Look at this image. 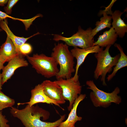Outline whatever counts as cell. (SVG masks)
Masks as SVG:
<instances>
[{
	"label": "cell",
	"instance_id": "6da1fadb",
	"mask_svg": "<svg viewBox=\"0 0 127 127\" xmlns=\"http://www.w3.org/2000/svg\"><path fill=\"white\" fill-rule=\"evenodd\" d=\"M10 112L14 117L19 119L25 127H58L65 119L66 115L61 116L57 120L52 122L43 121L49 119V112L39 107L38 105L30 107L27 105L24 108L19 109L12 107L10 109Z\"/></svg>",
	"mask_w": 127,
	"mask_h": 127
},
{
	"label": "cell",
	"instance_id": "7a4b0ae2",
	"mask_svg": "<svg viewBox=\"0 0 127 127\" xmlns=\"http://www.w3.org/2000/svg\"><path fill=\"white\" fill-rule=\"evenodd\" d=\"M51 56L60 66L59 71L56 77L57 79H68L71 77L75 72L74 68V58L68 46L66 44L58 43L52 49Z\"/></svg>",
	"mask_w": 127,
	"mask_h": 127
},
{
	"label": "cell",
	"instance_id": "3957f363",
	"mask_svg": "<svg viewBox=\"0 0 127 127\" xmlns=\"http://www.w3.org/2000/svg\"><path fill=\"white\" fill-rule=\"evenodd\" d=\"M86 83L88 86L87 88L92 91L90 94V98L95 107L106 108L112 103L119 104L121 102V97L118 95L120 91L118 87H116L111 92L107 93L99 89L93 80H87Z\"/></svg>",
	"mask_w": 127,
	"mask_h": 127
},
{
	"label": "cell",
	"instance_id": "277c9868",
	"mask_svg": "<svg viewBox=\"0 0 127 127\" xmlns=\"http://www.w3.org/2000/svg\"><path fill=\"white\" fill-rule=\"evenodd\" d=\"M111 46H107L104 50L103 48L101 47L99 51L95 54L97 63L94 71V77L97 79L100 77L101 80L104 86L107 85L105 81L107 74L112 71V68L116 65L120 56L119 54L114 57L111 56L109 50Z\"/></svg>",
	"mask_w": 127,
	"mask_h": 127
},
{
	"label": "cell",
	"instance_id": "5b68a950",
	"mask_svg": "<svg viewBox=\"0 0 127 127\" xmlns=\"http://www.w3.org/2000/svg\"><path fill=\"white\" fill-rule=\"evenodd\" d=\"M27 58L36 72L45 77L49 78L55 76L59 71L57 64L51 57L43 54H34L32 56L28 55Z\"/></svg>",
	"mask_w": 127,
	"mask_h": 127
},
{
	"label": "cell",
	"instance_id": "8992f818",
	"mask_svg": "<svg viewBox=\"0 0 127 127\" xmlns=\"http://www.w3.org/2000/svg\"><path fill=\"white\" fill-rule=\"evenodd\" d=\"M92 29L89 28L85 30L79 26L77 32L69 37L59 34H53V40L56 41H62L68 46L85 48L93 46L94 43L91 35Z\"/></svg>",
	"mask_w": 127,
	"mask_h": 127
},
{
	"label": "cell",
	"instance_id": "52a82bcc",
	"mask_svg": "<svg viewBox=\"0 0 127 127\" xmlns=\"http://www.w3.org/2000/svg\"><path fill=\"white\" fill-rule=\"evenodd\" d=\"M55 81L62 88L65 100L69 101L67 109L70 111L75 100L81 92L82 86L79 79H75L73 77L68 79H59Z\"/></svg>",
	"mask_w": 127,
	"mask_h": 127
},
{
	"label": "cell",
	"instance_id": "ba28073f",
	"mask_svg": "<svg viewBox=\"0 0 127 127\" xmlns=\"http://www.w3.org/2000/svg\"><path fill=\"white\" fill-rule=\"evenodd\" d=\"M41 84L44 94L49 98L55 101L59 104L65 103L62 89L55 81L46 80Z\"/></svg>",
	"mask_w": 127,
	"mask_h": 127
},
{
	"label": "cell",
	"instance_id": "9c48e42d",
	"mask_svg": "<svg viewBox=\"0 0 127 127\" xmlns=\"http://www.w3.org/2000/svg\"><path fill=\"white\" fill-rule=\"evenodd\" d=\"M8 62V64L2 69L1 73L2 85L11 78L16 70L20 67L27 66L28 64L27 60L19 55L16 56Z\"/></svg>",
	"mask_w": 127,
	"mask_h": 127
},
{
	"label": "cell",
	"instance_id": "30bf717a",
	"mask_svg": "<svg viewBox=\"0 0 127 127\" xmlns=\"http://www.w3.org/2000/svg\"><path fill=\"white\" fill-rule=\"evenodd\" d=\"M100 48L98 45L85 48H80L77 47H74L70 50L73 57L75 58L77 60L75 73L73 77L75 79H79V76L78 75L79 69L84 62L87 56L91 53H98L100 50Z\"/></svg>",
	"mask_w": 127,
	"mask_h": 127
},
{
	"label": "cell",
	"instance_id": "8fae6325",
	"mask_svg": "<svg viewBox=\"0 0 127 127\" xmlns=\"http://www.w3.org/2000/svg\"><path fill=\"white\" fill-rule=\"evenodd\" d=\"M31 96L30 101L24 103H18V105L27 104L31 107L35 104L42 103L48 104H53L61 107L60 105L55 101L49 98L44 93L43 89L41 84L36 86L31 91Z\"/></svg>",
	"mask_w": 127,
	"mask_h": 127
},
{
	"label": "cell",
	"instance_id": "7c38bea8",
	"mask_svg": "<svg viewBox=\"0 0 127 127\" xmlns=\"http://www.w3.org/2000/svg\"><path fill=\"white\" fill-rule=\"evenodd\" d=\"M21 56L13 42L7 36L5 42L0 46V57L3 62H8L16 56Z\"/></svg>",
	"mask_w": 127,
	"mask_h": 127
},
{
	"label": "cell",
	"instance_id": "4fadbf2b",
	"mask_svg": "<svg viewBox=\"0 0 127 127\" xmlns=\"http://www.w3.org/2000/svg\"><path fill=\"white\" fill-rule=\"evenodd\" d=\"M85 94H81L75 100L67 119L62 122L58 127H74L75 123L82 120V117L78 116L77 110L80 103L86 97Z\"/></svg>",
	"mask_w": 127,
	"mask_h": 127
},
{
	"label": "cell",
	"instance_id": "5bb4252c",
	"mask_svg": "<svg viewBox=\"0 0 127 127\" xmlns=\"http://www.w3.org/2000/svg\"><path fill=\"white\" fill-rule=\"evenodd\" d=\"M0 27L2 30H4L6 32L7 36L9 37L13 42L20 55L22 56H23L20 54L19 51L20 46L25 43L30 38L39 34V32H38L28 38L17 36L13 34L9 28L8 25L7 18L3 20L0 21Z\"/></svg>",
	"mask_w": 127,
	"mask_h": 127
},
{
	"label": "cell",
	"instance_id": "9a60e30c",
	"mask_svg": "<svg viewBox=\"0 0 127 127\" xmlns=\"http://www.w3.org/2000/svg\"><path fill=\"white\" fill-rule=\"evenodd\" d=\"M118 36L112 27L109 30L105 31L103 34L99 36L97 41L94 43L93 46L98 45L103 48L111 46L116 41Z\"/></svg>",
	"mask_w": 127,
	"mask_h": 127
},
{
	"label": "cell",
	"instance_id": "2e32d148",
	"mask_svg": "<svg viewBox=\"0 0 127 127\" xmlns=\"http://www.w3.org/2000/svg\"><path fill=\"white\" fill-rule=\"evenodd\" d=\"M124 13L119 10H116L111 14L113 21L111 24L116 33L120 38H122L127 32V25L121 18Z\"/></svg>",
	"mask_w": 127,
	"mask_h": 127
},
{
	"label": "cell",
	"instance_id": "e0dca14e",
	"mask_svg": "<svg viewBox=\"0 0 127 127\" xmlns=\"http://www.w3.org/2000/svg\"><path fill=\"white\" fill-rule=\"evenodd\" d=\"M114 46L119 51L120 53V56L111 74L109 75L107 78L108 81L112 79L119 70L127 66V56L124 52L123 48L120 44H115Z\"/></svg>",
	"mask_w": 127,
	"mask_h": 127
},
{
	"label": "cell",
	"instance_id": "ac0fdd59",
	"mask_svg": "<svg viewBox=\"0 0 127 127\" xmlns=\"http://www.w3.org/2000/svg\"><path fill=\"white\" fill-rule=\"evenodd\" d=\"M103 16L100 19V21L96 22V27L91 31V35L92 38L99 31L106 28H111L112 18L111 16H109L105 13H103Z\"/></svg>",
	"mask_w": 127,
	"mask_h": 127
},
{
	"label": "cell",
	"instance_id": "d6986e66",
	"mask_svg": "<svg viewBox=\"0 0 127 127\" xmlns=\"http://www.w3.org/2000/svg\"><path fill=\"white\" fill-rule=\"evenodd\" d=\"M14 100L5 94L0 89V111L8 107H12L15 104Z\"/></svg>",
	"mask_w": 127,
	"mask_h": 127
},
{
	"label": "cell",
	"instance_id": "ffe728a7",
	"mask_svg": "<svg viewBox=\"0 0 127 127\" xmlns=\"http://www.w3.org/2000/svg\"><path fill=\"white\" fill-rule=\"evenodd\" d=\"M19 51L20 54L23 56H27L32 52V48L30 44L25 43L20 46Z\"/></svg>",
	"mask_w": 127,
	"mask_h": 127
},
{
	"label": "cell",
	"instance_id": "44dd1931",
	"mask_svg": "<svg viewBox=\"0 0 127 127\" xmlns=\"http://www.w3.org/2000/svg\"><path fill=\"white\" fill-rule=\"evenodd\" d=\"M18 1V0H8L7 6L4 8L5 13L8 15L11 14L12 8Z\"/></svg>",
	"mask_w": 127,
	"mask_h": 127
},
{
	"label": "cell",
	"instance_id": "7402d4cb",
	"mask_svg": "<svg viewBox=\"0 0 127 127\" xmlns=\"http://www.w3.org/2000/svg\"><path fill=\"white\" fill-rule=\"evenodd\" d=\"M8 122L6 116L3 115L2 112L0 111V127H10L7 123Z\"/></svg>",
	"mask_w": 127,
	"mask_h": 127
},
{
	"label": "cell",
	"instance_id": "603a6c76",
	"mask_svg": "<svg viewBox=\"0 0 127 127\" xmlns=\"http://www.w3.org/2000/svg\"><path fill=\"white\" fill-rule=\"evenodd\" d=\"M116 0H112L109 5L107 7H105V9L99 12V14L101 15L103 13H105L107 14H110L111 15L113 12L111 10V8L114 3Z\"/></svg>",
	"mask_w": 127,
	"mask_h": 127
},
{
	"label": "cell",
	"instance_id": "cb8c5ba5",
	"mask_svg": "<svg viewBox=\"0 0 127 127\" xmlns=\"http://www.w3.org/2000/svg\"><path fill=\"white\" fill-rule=\"evenodd\" d=\"M8 18H11L12 17L0 10V21L4 20Z\"/></svg>",
	"mask_w": 127,
	"mask_h": 127
},
{
	"label": "cell",
	"instance_id": "d4e9b609",
	"mask_svg": "<svg viewBox=\"0 0 127 127\" xmlns=\"http://www.w3.org/2000/svg\"><path fill=\"white\" fill-rule=\"evenodd\" d=\"M4 63L0 57V89L1 90L2 89V77L0 71L4 67Z\"/></svg>",
	"mask_w": 127,
	"mask_h": 127
},
{
	"label": "cell",
	"instance_id": "484cf974",
	"mask_svg": "<svg viewBox=\"0 0 127 127\" xmlns=\"http://www.w3.org/2000/svg\"><path fill=\"white\" fill-rule=\"evenodd\" d=\"M8 0H0V6H3L8 2Z\"/></svg>",
	"mask_w": 127,
	"mask_h": 127
},
{
	"label": "cell",
	"instance_id": "4316f807",
	"mask_svg": "<svg viewBox=\"0 0 127 127\" xmlns=\"http://www.w3.org/2000/svg\"><path fill=\"white\" fill-rule=\"evenodd\" d=\"M2 31L3 30L1 28H0V32Z\"/></svg>",
	"mask_w": 127,
	"mask_h": 127
},
{
	"label": "cell",
	"instance_id": "83f0119b",
	"mask_svg": "<svg viewBox=\"0 0 127 127\" xmlns=\"http://www.w3.org/2000/svg\"></svg>",
	"mask_w": 127,
	"mask_h": 127
}]
</instances>
